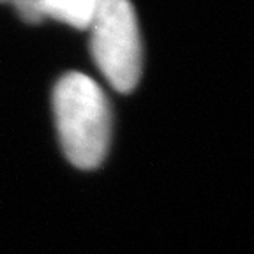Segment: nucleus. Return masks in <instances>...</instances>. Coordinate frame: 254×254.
Instances as JSON below:
<instances>
[{
	"label": "nucleus",
	"instance_id": "f257e3e1",
	"mask_svg": "<svg viewBox=\"0 0 254 254\" xmlns=\"http://www.w3.org/2000/svg\"><path fill=\"white\" fill-rule=\"evenodd\" d=\"M53 111L65 157L81 170L99 166L111 138V108L103 88L81 72H67L55 85Z\"/></svg>",
	"mask_w": 254,
	"mask_h": 254
},
{
	"label": "nucleus",
	"instance_id": "20e7f679",
	"mask_svg": "<svg viewBox=\"0 0 254 254\" xmlns=\"http://www.w3.org/2000/svg\"><path fill=\"white\" fill-rule=\"evenodd\" d=\"M0 2H7V4L14 5L18 14L27 23H39L43 20L39 12V0H0Z\"/></svg>",
	"mask_w": 254,
	"mask_h": 254
},
{
	"label": "nucleus",
	"instance_id": "f03ea898",
	"mask_svg": "<svg viewBox=\"0 0 254 254\" xmlns=\"http://www.w3.org/2000/svg\"><path fill=\"white\" fill-rule=\"evenodd\" d=\"M88 30L97 69L115 90L132 92L143 71L141 34L132 4L129 0H104Z\"/></svg>",
	"mask_w": 254,
	"mask_h": 254
},
{
	"label": "nucleus",
	"instance_id": "7ed1b4c3",
	"mask_svg": "<svg viewBox=\"0 0 254 254\" xmlns=\"http://www.w3.org/2000/svg\"><path fill=\"white\" fill-rule=\"evenodd\" d=\"M104 0H39L41 18H52L65 25L85 30L103 7Z\"/></svg>",
	"mask_w": 254,
	"mask_h": 254
}]
</instances>
